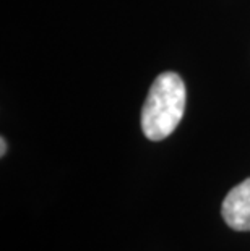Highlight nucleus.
Segmentation results:
<instances>
[{"label":"nucleus","mask_w":250,"mask_h":251,"mask_svg":"<svg viewBox=\"0 0 250 251\" xmlns=\"http://www.w3.org/2000/svg\"><path fill=\"white\" fill-rule=\"evenodd\" d=\"M187 91L177 73H161L151 84L141 109V130L151 141H161L177 128L184 117Z\"/></svg>","instance_id":"obj_1"},{"label":"nucleus","mask_w":250,"mask_h":251,"mask_svg":"<svg viewBox=\"0 0 250 251\" xmlns=\"http://www.w3.org/2000/svg\"><path fill=\"white\" fill-rule=\"evenodd\" d=\"M221 214L232 230H250V178L234 186L226 195L221 206Z\"/></svg>","instance_id":"obj_2"},{"label":"nucleus","mask_w":250,"mask_h":251,"mask_svg":"<svg viewBox=\"0 0 250 251\" xmlns=\"http://www.w3.org/2000/svg\"><path fill=\"white\" fill-rule=\"evenodd\" d=\"M0 146H2L0 156H5V151H7V141H5V138H2V140H0Z\"/></svg>","instance_id":"obj_3"}]
</instances>
